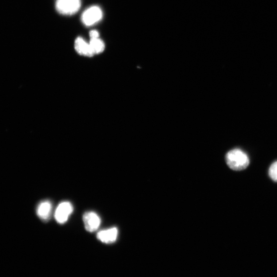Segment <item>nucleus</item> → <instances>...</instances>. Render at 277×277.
Returning <instances> with one entry per match:
<instances>
[{"mask_svg":"<svg viewBox=\"0 0 277 277\" xmlns=\"http://www.w3.org/2000/svg\"><path fill=\"white\" fill-rule=\"evenodd\" d=\"M269 175L271 179L277 182V162L271 166L269 169Z\"/></svg>","mask_w":277,"mask_h":277,"instance_id":"nucleus-10","label":"nucleus"},{"mask_svg":"<svg viewBox=\"0 0 277 277\" xmlns=\"http://www.w3.org/2000/svg\"><path fill=\"white\" fill-rule=\"evenodd\" d=\"M118 234V229L113 227L99 231L97 234V238L102 242L109 244L116 241Z\"/></svg>","mask_w":277,"mask_h":277,"instance_id":"nucleus-6","label":"nucleus"},{"mask_svg":"<svg viewBox=\"0 0 277 277\" xmlns=\"http://www.w3.org/2000/svg\"><path fill=\"white\" fill-rule=\"evenodd\" d=\"M103 17V12L97 6L87 9L83 14L82 21L86 26L92 25L99 21Z\"/></svg>","mask_w":277,"mask_h":277,"instance_id":"nucleus-4","label":"nucleus"},{"mask_svg":"<svg viewBox=\"0 0 277 277\" xmlns=\"http://www.w3.org/2000/svg\"><path fill=\"white\" fill-rule=\"evenodd\" d=\"M90 36L91 39L98 38L99 34L97 31L93 30L90 32Z\"/></svg>","mask_w":277,"mask_h":277,"instance_id":"nucleus-11","label":"nucleus"},{"mask_svg":"<svg viewBox=\"0 0 277 277\" xmlns=\"http://www.w3.org/2000/svg\"><path fill=\"white\" fill-rule=\"evenodd\" d=\"M89 44L95 55L101 54L105 50V44L99 38L91 39Z\"/></svg>","mask_w":277,"mask_h":277,"instance_id":"nucleus-9","label":"nucleus"},{"mask_svg":"<svg viewBox=\"0 0 277 277\" xmlns=\"http://www.w3.org/2000/svg\"><path fill=\"white\" fill-rule=\"evenodd\" d=\"M75 48L77 52L83 55L92 57L95 55L89 43H87L82 38L78 37L75 41Z\"/></svg>","mask_w":277,"mask_h":277,"instance_id":"nucleus-7","label":"nucleus"},{"mask_svg":"<svg viewBox=\"0 0 277 277\" xmlns=\"http://www.w3.org/2000/svg\"><path fill=\"white\" fill-rule=\"evenodd\" d=\"M73 211V207L69 202H61L56 208L55 214L56 221L60 223L66 222Z\"/></svg>","mask_w":277,"mask_h":277,"instance_id":"nucleus-3","label":"nucleus"},{"mask_svg":"<svg viewBox=\"0 0 277 277\" xmlns=\"http://www.w3.org/2000/svg\"><path fill=\"white\" fill-rule=\"evenodd\" d=\"M83 220L85 229L89 232H92L97 230L101 224L100 217L93 212L85 213Z\"/></svg>","mask_w":277,"mask_h":277,"instance_id":"nucleus-5","label":"nucleus"},{"mask_svg":"<svg viewBox=\"0 0 277 277\" xmlns=\"http://www.w3.org/2000/svg\"><path fill=\"white\" fill-rule=\"evenodd\" d=\"M227 166L231 169L240 171L245 169L250 164L249 157L239 149L228 152L225 157Z\"/></svg>","mask_w":277,"mask_h":277,"instance_id":"nucleus-1","label":"nucleus"},{"mask_svg":"<svg viewBox=\"0 0 277 277\" xmlns=\"http://www.w3.org/2000/svg\"><path fill=\"white\" fill-rule=\"evenodd\" d=\"M52 205L49 201L41 202L37 209V214L43 221H48L52 214Z\"/></svg>","mask_w":277,"mask_h":277,"instance_id":"nucleus-8","label":"nucleus"},{"mask_svg":"<svg viewBox=\"0 0 277 277\" xmlns=\"http://www.w3.org/2000/svg\"><path fill=\"white\" fill-rule=\"evenodd\" d=\"M81 6L80 0H56V9L64 15H72L77 12Z\"/></svg>","mask_w":277,"mask_h":277,"instance_id":"nucleus-2","label":"nucleus"}]
</instances>
